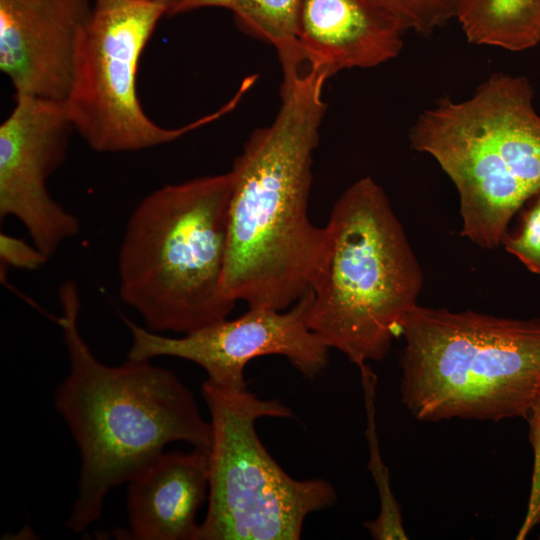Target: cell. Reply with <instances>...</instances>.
Wrapping results in <instances>:
<instances>
[{
  "label": "cell",
  "instance_id": "10",
  "mask_svg": "<svg viewBox=\"0 0 540 540\" xmlns=\"http://www.w3.org/2000/svg\"><path fill=\"white\" fill-rule=\"evenodd\" d=\"M0 125V216L17 218L48 257L80 229L49 194L74 131L65 100L22 96Z\"/></svg>",
  "mask_w": 540,
  "mask_h": 540
},
{
  "label": "cell",
  "instance_id": "4",
  "mask_svg": "<svg viewBox=\"0 0 540 540\" xmlns=\"http://www.w3.org/2000/svg\"><path fill=\"white\" fill-rule=\"evenodd\" d=\"M325 231L308 322L359 368L386 356L418 305L423 272L384 189L371 177L341 194Z\"/></svg>",
  "mask_w": 540,
  "mask_h": 540
},
{
  "label": "cell",
  "instance_id": "15",
  "mask_svg": "<svg viewBox=\"0 0 540 540\" xmlns=\"http://www.w3.org/2000/svg\"><path fill=\"white\" fill-rule=\"evenodd\" d=\"M302 0H238L235 22L245 33L263 40L277 51L283 79L304 71L299 25Z\"/></svg>",
  "mask_w": 540,
  "mask_h": 540
},
{
  "label": "cell",
  "instance_id": "21",
  "mask_svg": "<svg viewBox=\"0 0 540 540\" xmlns=\"http://www.w3.org/2000/svg\"><path fill=\"white\" fill-rule=\"evenodd\" d=\"M238 0H178L170 9L168 15L175 16L201 8L215 7L233 11Z\"/></svg>",
  "mask_w": 540,
  "mask_h": 540
},
{
  "label": "cell",
  "instance_id": "9",
  "mask_svg": "<svg viewBox=\"0 0 540 540\" xmlns=\"http://www.w3.org/2000/svg\"><path fill=\"white\" fill-rule=\"evenodd\" d=\"M311 288L289 309L249 308L181 337H167L122 317L131 333L128 359L159 356L185 359L205 370L207 380L223 389L247 388L246 365L265 355H281L305 378L314 379L328 366L330 348L309 326Z\"/></svg>",
  "mask_w": 540,
  "mask_h": 540
},
{
  "label": "cell",
  "instance_id": "7",
  "mask_svg": "<svg viewBox=\"0 0 540 540\" xmlns=\"http://www.w3.org/2000/svg\"><path fill=\"white\" fill-rule=\"evenodd\" d=\"M201 394L211 424L206 516L196 540H298L306 517L333 506L337 493L323 479L289 476L259 439L263 417L291 418L279 400L206 380Z\"/></svg>",
  "mask_w": 540,
  "mask_h": 540
},
{
  "label": "cell",
  "instance_id": "5",
  "mask_svg": "<svg viewBox=\"0 0 540 540\" xmlns=\"http://www.w3.org/2000/svg\"><path fill=\"white\" fill-rule=\"evenodd\" d=\"M526 76L494 73L470 97H444L409 130L412 149L439 164L457 189L461 235L502 244L514 214L540 193V115Z\"/></svg>",
  "mask_w": 540,
  "mask_h": 540
},
{
  "label": "cell",
  "instance_id": "2",
  "mask_svg": "<svg viewBox=\"0 0 540 540\" xmlns=\"http://www.w3.org/2000/svg\"><path fill=\"white\" fill-rule=\"evenodd\" d=\"M62 315L57 318L69 357V373L55 392V406L81 455L76 500L67 519L74 533L101 515L104 498L128 482L161 453L183 441L209 448L211 424L181 380L149 360L128 359L120 366L100 362L78 327V287H59Z\"/></svg>",
  "mask_w": 540,
  "mask_h": 540
},
{
  "label": "cell",
  "instance_id": "8",
  "mask_svg": "<svg viewBox=\"0 0 540 540\" xmlns=\"http://www.w3.org/2000/svg\"><path fill=\"white\" fill-rule=\"evenodd\" d=\"M178 0H94L75 51L65 103L74 130L101 153L135 152L172 142L226 114L221 107L181 128H165L144 112L136 76L160 19Z\"/></svg>",
  "mask_w": 540,
  "mask_h": 540
},
{
  "label": "cell",
  "instance_id": "14",
  "mask_svg": "<svg viewBox=\"0 0 540 540\" xmlns=\"http://www.w3.org/2000/svg\"><path fill=\"white\" fill-rule=\"evenodd\" d=\"M455 18L472 44L518 52L540 42V0H458Z\"/></svg>",
  "mask_w": 540,
  "mask_h": 540
},
{
  "label": "cell",
  "instance_id": "16",
  "mask_svg": "<svg viewBox=\"0 0 540 540\" xmlns=\"http://www.w3.org/2000/svg\"><path fill=\"white\" fill-rule=\"evenodd\" d=\"M367 415L366 438L369 447V470L374 479L380 501V510L374 520L364 523L373 539L405 540L407 533L402 523L400 506L390 486L387 467L381 458L375 419L377 377L368 365L359 367Z\"/></svg>",
  "mask_w": 540,
  "mask_h": 540
},
{
  "label": "cell",
  "instance_id": "12",
  "mask_svg": "<svg viewBox=\"0 0 540 540\" xmlns=\"http://www.w3.org/2000/svg\"><path fill=\"white\" fill-rule=\"evenodd\" d=\"M406 31L372 0H302L299 42L310 70L327 79L396 58Z\"/></svg>",
  "mask_w": 540,
  "mask_h": 540
},
{
  "label": "cell",
  "instance_id": "6",
  "mask_svg": "<svg viewBox=\"0 0 540 540\" xmlns=\"http://www.w3.org/2000/svg\"><path fill=\"white\" fill-rule=\"evenodd\" d=\"M400 334V396L417 420L528 419L540 384V319L417 305Z\"/></svg>",
  "mask_w": 540,
  "mask_h": 540
},
{
  "label": "cell",
  "instance_id": "18",
  "mask_svg": "<svg viewBox=\"0 0 540 540\" xmlns=\"http://www.w3.org/2000/svg\"><path fill=\"white\" fill-rule=\"evenodd\" d=\"M502 244L529 271L540 276V193L524 214L519 231L506 234Z\"/></svg>",
  "mask_w": 540,
  "mask_h": 540
},
{
  "label": "cell",
  "instance_id": "3",
  "mask_svg": "<svg viewBox=\"0 0 540 540\" xmlns=\"http://www.w3.org/2000/svg\"><path fill=\"white\" fill-rule=\"evenodd\" d=\"M230 171L165 185L130 215L118 254L121 299L153 332L187 334L235 307L223 290Z\"/></svg>",
  "mask_w": 540,
  "mask_h": 540
},
{
  "label": "cell",
  "instance_id": "11",
  "mask_svg": "<svg viewBox=\"0 0 540 540\" xmlns=\"http://www.w3.org/2000/svg\"><path fill=\"white\" fill-rule=\"evenodd\" d=\"M94 0H0V70L14 98L65 100Z\"/></svg>",
  "mask_w": 540,
  "mask_h": 540
},
{
  "label": "cell",
  "instance_id": "19",
  "mask_svg": "<svg viewBox=\"0 0 540 540\" xmlns=\"http://www.w3.org/2000/svg\"><path fill=\"white\" fill-rule=\"evenodd\" d=\"M0 258L1 263L25 270H38L48 260L35 245L31 246L23 239L6 233L0 234Z\"/></svg>",
  "mask_w": 540,
  "mask_h": 540
},
{
  "label": "cell",
  "instance_id": "22",
  "mask_svg": "<svg viewBox=\"0 0 540 540\" xmlns=\"http://www.w3.org/2000/svg\"><path fill=\"white\" fill-rule=\"evenodd\" d=\"M527 421L529 424L540 426V384Z\"/></svg>",
  "mask_w": 540,
  "mask_h": 540
},
{
  "label": "cell",
  "instance_id": "13",
  "mask_svg": "<svg viewBox=\"0 0 540 540\" xmlns=\"http://www.w3.org/2000/svg\"><path fill=\"white\" fill-rule=\"evenodd\" d=\"M208 492V448L161 453L128 481L131 538L196 540V515Z\"/></svg>",
  "mask_w": 540,
  "mask_h": 540
},
{
  "label": "cell",
  "instance_id": "17",
  "mask_svg": "<svg viewBox=\"0 0 540 540\" xmlns=\"http://www.w3.org/2000/svg\"><path fill=\"white\" fill-rule=\"evenodd\" d=\"M405 29L430 36L456 16L458 0H372Z\"/></svg>",
  "mask_w": 540,
  "mask_h": 540
},
{
  "label": "cell",
  "instance_id": "20",
  "mask_svg": "<svg viewBox=\"0 0 540 540\" xmlns=\"http://www.w3.org/2000/svg\"><path fill=\"white\" fill-rule=\"evenodd\" d=\"M529 439L534 452L531 493L528 509L523 524L517 534V539H524L533 527L540 523V427L529 424Z\"/></svg>",
  "mask_w": 540,
  "mask_h": 540
},
{
  "label": "cell",
  "instance_id": "1",
  "mask_svg": "<svg viewBox=\"0 0 540 540\" xmlns=\"http://www.w3.org/2000/svg\"><path fill=\"white\" fill-rule=\"evenodd\" d=\"M327 78L307 69L283 80L274 121L255 130L231 168L225 295L249 308L286 310L311 287L325 227L308 214Z\"/></svg>",
  "mask_w": 540,
  "mask_h": 540
}]
</instances>
